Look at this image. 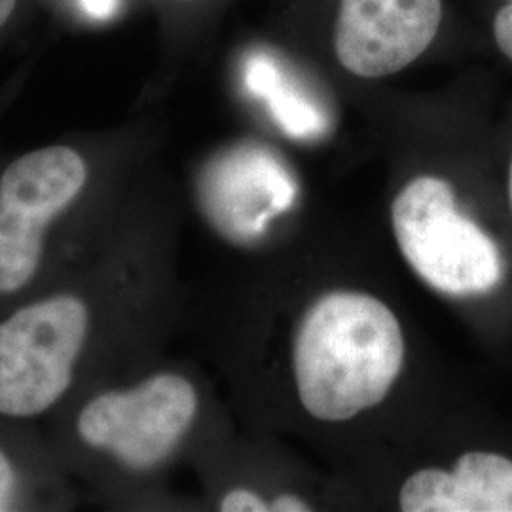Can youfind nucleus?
<instances>
[{"label": "nucleus", "instance_id": "obj_1", "mask_svg": "<svg viewBox=\"0 0 512 512\" xmlns=\"http://www.w3.org/2000/svg\"><path fill=\"white\" fill-rule=\"evenodd\" d=\"M156 228L129 196L74 268L0 311V418L44 421L141 361L158 302Z\"/></svg>", "mask_w": 512, "mask_h": 512}, {"label": "nucleus", "instance_id": "obj_2", "mask_svg": "<svg viewBox=\"0 0 512 512\" xmlns=\"http://www.w3.org/2000/svg\"><path fill=\"white\" fill-rule=\"evenodd\" d=\"M202 416V389L188 374L137 361L84 387L44 427L84 503L109 511L135 505Z\"/></svg>", "mask_w": 512, "mask_h": 512}, {"label": "nucleus", "instance_id": "obj_3", "mask_svg": "<svg viewBox=\"0 0 512 512\" xmlns=\"http://www.w3.org/2000/svg\"><path fill=\"white\" fill-rule=\"evenodd\" d=\"M128 194L109 148L59 141L0 167V311L99 245Z\"/></svg>", "mask_w": 512, "mask_h": 512}, {"label": "nucleus", "instance_id": "obj_4", "mask_svg": "<svg viewBox=\"0 0 512 512\" xmlns=\"http://www.w3.org/2000/svg\"><path fill=\"white\" fill-rule=\"evenodd\" d=\"M403 361V330L384 302L327 294L311 306L294 340L300 403L317 420H351L384 401Z\"/></svg>", "mask_w": 512, "mask_h": 512}, {"label": "nucleus", "instance_id": "obj_5", "mask_svg": "<svg viewBox=\"0 0 512 512\" xmlns=\"http://www.w3.org/2000/svg\"><path fill=\"white\" fill-rule=\"evenodd\" d=\"M393 232L410 268L435 291L478 296L501 283L499 247L475 220L459 211L444 179L423 175L404 186L391 209Z\"/></svg>", "mask_w": 512, "mask_h": 512}, {"label": "nucleus", "instance_id": "obj_6", "mask_svg": "<svg viewBox=\"0 0 512 512\" xmlns=\"http://www.w3.org/2000/svg\"><path fill=\"white\" fill-rule=\"evenodd\" d=\"M442 18V0H340L334 52L359 78L401 73L435 42Z\"/></svg>", "mask_w": 512, "mask_h": 512}, {"label": "nucleus", "instance_id": "obj_7", "mask_svg": "<svg viewBox=\"0 0 512 512\" xmlns=\"http://www.w3.org/2000/svg\"><path fill=\"white\" fill-rule=\"evenodd\" d=\"M202 200L213 222L234 238L258 236L274 213L291 207L294 183L268 148L238 145L203 169Z\"/></svg>", "mask_w": 512, "mask_h": 512}, {"label": "nucleus", "instance_id": "obj_8", "mask_svg": "<svg viewBox=\"0 0 512 512\" xmlns=\"http://www.w3.org/2000/svg\"><path fill=\"white\" fill-rule=\"evenodd\" d=\"M82 503L44 423L0 418V512H67Z\"/></svg>", "mask_w": 512, "mask_h": 512}, {"label": "nucleus", "instance_id": "obj_9", "mask_svg": "<svg viewBox=\"0 0 512 512\" xmlns=\"http://www.w3.org/2000/svg\"><path fill=\"white\" fill-rule=\"evenodd\" d=\"M404 512H512V459L467 452L452 471L421 469L399 494Z\"/></svg>", "mask_w": 512, "mask_h": 512}, {"label": "nucleus", "instance_id": "obj_10", "mask_svg": "<svg viewBox=\"0 0 512 512\" xmlns=\"http://www.w3.org/2000/svg\"><path fill=\"white\" fill-rule=\"evenodd\" d=\"M243 80L249 92L268 103L275 122L289 135L306 139L319 135L325 128L323 114L287 82L270 55H251L243 67Z\"/></svg>", "mask_w": 512, "mask_h": 512}, {"label": "nucleus", "instance_id": "obj_11", "mask_svg": "<svg viewBox=\"0 0 512 512\" xmlns=\"http://www.w3.org/2000/svg\"><path fill=\"white\" fill-rule=\"evenodd\" d=\"M219 511L222 512H266L268 503L249 488H228L219 497Z\"/></svg>", "mask_w": 512, "mask_h": 512}, {"label": "nucleus", "instance_id": "obj_12", "mask_svg": "<svg viewBox=\"0 0 512 512\" xmlns=\"http://www.w3.org/2000/svg\"><path fill=\"white\" fill-rule=\"evenodd\" d=\"M492 38L497 52L512 63V2L499 4L492 18Z\"/></svg>", "mask_w": 512, "mask_h": 512}, {"label": "nucleus", "instance_id": "obj_13", "mask_svg": "<svg viewBox=\"0 0 512 512\" xmlns=\"http://www.w3.org/2000/svg\"><path fill=\"white\" fill-rule=\"evenodd\" d=\"M76 4L88 18L95 21L114 18L120 8V0H76Z\"/></svg>", "mask_w": 512, "mask_h": 512}, {"label": "nucleus", "instance_id": "obj_14", "mask_svg": "<svg viewBox=\"0 0 512 512\" xmlns=\"http://www.w3.org/2000/svg\"><path fill=\"white\" fill-rule=\"evenodd\" d=\"M270 511L308 512L311 511V509L310 505H308L304 499H300V497H296V495L285 494L279 495L274 503H270Z\"/></svg>", "mask_w": 512, "mask_h": 512}, {"label": "nucleus", "instance_id": "obj_15", "mask_svg": "<svg viewBox=\"0 0 512 512\" xmlns=\"http://www.w3.org/2000/svg\"><path fill=\"white\" fill-rule=\"evenodd\" d=\"M18 0H0V29L14 16Z\"/></svg>", "mask_w": 512, "mask_h": 512}, {"label": "nucleus", "instance_id": "obj_16", "mask_svg": "<svg viewBox=\"0 0 512 512\" xmlns=\"http://www.w3.org/2000/svg\"><path fill=\"white\" fill-rule=\"evenodd\" d=\"M509 202H511V209H512V156H511V164H509Z\"/></svg>", "mask_w": 512, "mask_h": 512}, {"label": "nucleus", "instance_id": "obj_17", "mask_svg": "<svg viewBox=\"0 0 512 512\" xmlns=\"http://www.w3.org/2000/svg\"><path fill=\"white\" fill-rule=\"evenodd\" d=\"M505 2H512V0H501V4H505Z\"/></svg>", "mask_w": 512, "mask_h": 512}]
</instances>
